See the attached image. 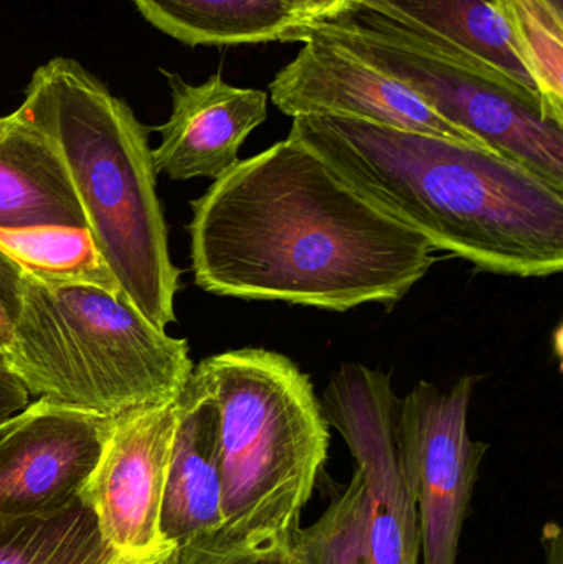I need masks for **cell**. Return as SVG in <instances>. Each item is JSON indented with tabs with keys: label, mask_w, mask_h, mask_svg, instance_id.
I'll list each match as a JSON object with an SVG mask.
<instances>
[{
	"label": "cell",
	"mask_w": 563,
	"mask_h": 564,
	"mask_svg": "<svg viewBox=\"0 0 563 564\" xmlns=\"http://www.w3.org/2000/svg\"><path fill=\"white\" fill-rule=\"evenodd\" d=\"M118 560L88 503L0 523V564H111Z\"/></svg>",
	"instance_id": "17"
},
{
	"label": "cell",
	"mask_w": 563,
	"mask_h": 564,
	"mask_svg": "<svg viewBox=\"0 0 563 564\" xmlns=\"http://www.w3.org/2000/svg\"><path fill=\"white\" fill-rule=\"evenodd\" d=\"M165 560H167V556L165 558L155 560V562H126V560H115L111 564H164Z\"/></svg>",
	"instance_id": "27"
},
{
	"label": "cell",
	"mask_w": 563,
	"mask_h": 564,
	"mask_svg": "<svg viewBox=\"0 0 563 564\" xmlns=\"http://www.w3.org/2000/svg\"><path fill=\"white\" fill-rule=\"evenodd\" d=\"M192 377L220 416L221 539L291 540L329 456L331 426L310 377L264 348L212 355Z\"/></svg>",
	"instance_id": "4"
},
{
	"label": "cell",
	"mask_w": 563,
	"mask_h": 564,
	"mask_svg": "<svg viewBox=\"0 0 563 564\" xmlns=\"http://www.w3.org/2000/svg\"><path fill=\"white\" fill-rule=\"evenodd\" d=\"M0 368H6V365H3L2 355H0ZM6 370H7V368H6Z\"/></svg>",
	"instance_id": "28"
},
{
	"label": "cell",
	"mask_w": 563,
	"mask_h": 564,
	"mask_svg": "<svg viewBox=\"0 0 563 564\" xmlns=\"http://www.w3.org/2000/svg\"><path fill=\"white\" fill-rule=\"evenodd\" d=\"M290 542L273 540L251 545L228 542L214 533L172 550L164 564H291Z\"/></svg>",
	"instance_id": "21"
},
{
	"label": "cell",
	"mask_w": 563,
	"mask_h": 564,
	"mask_svg": "<svg viewBox=\"0 0 563 564\" xmlns=\"http://www.w3.org/2000/svg\"><path fill=\"white\" fill-rule=\"evenodd\" d=\"M25 273L19 264L0 250V355L12 344L13 325L19 315Z\"/></svg>",
	"instance_id": "22"
},
{
	"label": "cell",
	"mask_w": 563,
	"mask_h": 564,
	"mask_svg": "<svg viewBox=\"0 0 563 564\" xmlns=\"http://www.w3.org/2000/svg\"><path fill=\"white\" fill-rule=\"evenodd\" d=\"M304 35L326 40L392 76L450 124L563 194V126L548 118L534 93L360 7L296 30L290 42Z\"/></svg>",
	"instance_id": "6"
},
{
	"label": "cell",
	"mask_w": 563,
	"mask_h": 564,
	"mask_svg": "<svg viewBox=\"0 0 563 564\" xmlns=\"http://www.w3.org/2000/svg\"><path fill=\"white\" fill-rule=\"evenodd\" d=\"M3 124V118H0V128H2Z\"/></svg>",
	"instance_id": "29"
},
{
	"label": "cell",
	"mask_w": 563,
	"mask_h": 564,
	"mask_svg": "<svg viewBox=\"0 0 563 564\" xmlns=\"http://www.w3.org/2000/svg\"><path fill=\"white\" fill-rule=\"evenodd\" d=\"M542 546L545 552V564H563V532L559 523H545L542 530Z\"/></svg>",
	"instance_id": "25"
},
{
	"label": "cell",
	"mask_w": 563,
	"mask_h": 564,
	"mask_svg": "<svg viewBox=\"0 0 563 564\" xmlns=\"http://www.w3.org/2000/svg\"><path fill=\"white\" fill-rule=\"evenodd\" d=\"M3 365L30 397L111 421L178 400L195 367L185 338L122 299L26 274Z\"/></svg>",
	"instance_id": "5"
},
{
	"label": "cell",
	"mask_w": 563,
	"mask_h": 564,
	"mask_svg": "<svg viewBox=\"0 0 563 564\" xmlns=\"http://www.w3.org/2000/svg\"><path fill=\"white\" fill-rule=\"evenodd\" d=\"M303 48L270 83L273 105L283 115H331L403 131L456 139L486 148L436 115L412 89L360 62L326 40L304 35Z\"/></svg>",
	"instance_id": "11"
},
{
	"label": "cell",
	"mask_w": 563,
	"mask_h": 564,
	"mask_svg": "<svg viewBox=\"0 0 563 564\" xmlns=\"http://www.w3.org/2000/svg\"><path fill=\"white\" fill-rule=\"evenodd\" d=\"M290 138L436 251L485 273L563 270V194L489 149L343 116L293 118Z\"/></svg>",
	"instance_id": "2"
},
{
	"label": "cell",
	"mask_w": 563,
	"mask_h": 564,
	"mask_svg": "<svg viewBox=\"0 0 563 564\" xmlns=\"http://www.w3.org/2000/svg\"><path fill=\"white\" fill-rule=\"evenodd\" d=\"M304 26L339 19L353 9V0H301ZM303 26V29H304Z\"/></svg>",
	"instance_id": "24"
},
{
	"label": "cell",
	"mask_w": 563,
	"mask_h": 564,
	"mask_svg": "<svg viewBox=\"0 0 563 564\" xmlns=\"http://www.w3.org/2000/svg\"><path fill=\"white\" fill-rule=\"evenodd\" d=\"M508 25L519 58L538 86L551 121L563 126V26L524 0H491Z\"/></svg>",
	"instance_id": "20"
},
{
	"label": "cell",
	"mask_w": 563,
	"mask_h": 564,
	"mask_svg": "<svg viewBox=\"0 0 563 564\" xmlns=\"http://www.w3.org/2000/svg\"><path fill=\"white\" fill-rule=\"evenodd\" d=\"M353 7L380 13L456 58L505 76L539 96L491 0H353Z\"/></svg>",
	"instance_id": "15"
},
{
	"label": "cell",
	"mask_w": 563,
	"mask_h": 564,
	"mask_svg": "<svg viewBox=\"0 0 563 564\" xmlns=\"http://www.w3.org/2000/svg\"><path fill=\"white\" fill-rule=\"evenodd\" d=\"M191 208L195 284L221 297L392 308L439 261L425 237L367 204L290 135L238 161Z\"/></svg>",
	"instance_id": "1"
},
{
	"label": "cell",
	"mask_w": 563,
	"mask_h": 564,
	"mask_svg": "<svg viewBox=\"0 0 563 564\" xmlns=\"http://www.w3.org/2000/svg\"><path fill=\"white\" fill-rule=\"evenodd\" d=\"M142 15L187 45L290 42L304 26L301 0H134Z\"/></svg>",
	"instance_id": "16"
},
{
	"label": "cell",
	"mask_w": 563,
	"mask_h": 564,
	"mask_svg": "<svg viewBox=\"0 0 563 564\" xmlns=\"http://www.w3.org/2000/svg\"><path fill=\"white\" fill-rule=\"evenodd\" d=\"M111 420L36 398L0 423V523L55 512L79 496Z\"/></svg>",
	"instance_id": "10"
},
{
	"label": "cell",
	"mask_w": 563,
	"mask_h": 564,
	"mask_svg": "<svg viewBox=\"0 0 563 564\" xmlns=\"http://www.w3.org/2000/svg\"><path fill=\"white\" fill-rule=\"evenodd\" d=\"M13 112L58 149L122 301L165 330L175 322L181 271L169 253L148 129L96 76L62 56L33 73Z\"/></svg>",
	"instance_id": "3"
},
{
	"label": "cell",
	"mask_w": 563,
	"mask_h": 564,
	"mask_svg": "<svg viewBox=\"0 0 563 564\" xmlns=\"http://www.w3.org/2000/svg\"><path fill=\"white\" fill-rule=\"evenodd\" d=\"M32 401L29 391L6 368H0V423L22 411Z\"/></svg>",
	"instance_id": "23"
},
{
	"label": "cell",
	"mask_w": 563,
	"mask_h": 564,
	"mask_svg": "<svg viewBox=\"0 0 563 564\" xmlns=\"http://www.w3.org/2000/svg\"><path fill=\"white\" fill-rule=\"evenodd\" d=\"M162 73L171 88L172 112L158 128L162 141L152 151L155 171L172 181H217L240 161L238 151L248 135L267 121V93L228 85L220 73L202 85Z\"/></svg>",
	"instance_id": "12"
},
{
	"label": "cell",
	"mask_w": 563,
	"mask_h": 564,
	"mask_svg": "<svg viewBox=\"0 0 563 564\" xmlns=\"http://www.w3.org/2000/svg\"><path fill=\"white\" fill-rule=\"evenodd\" d=\"M0 250L20 270L50 289L89 285L121 299V289L88 228L0 230Z\"/></svg>",
	"instance_id": "18"
},
{
	"label": "cell",
	"mask_w": 563,
	"mask_h": 564,
	"mask_svg": "<svg viewBox=\"0 0 563 564\" xmlns=\"http://www.w3.org/2000/svg\"><path fill=\"white\" fill-rule=\"evenodd\" d=\"M181 416L178 398L112 421L79 490L102 539L126 562H154L174 550L162 536L161 513Z\"/></svg>",
	"instance_id": "9"
},
{
	"label": "cell",
	"mask_w": 563,
	"mask_h": 564,
	"mask_svg": "<svg viewBox=\"0 0 563 564\" xmlns=\"http://www.w3.org/2000/svg\"><path fill=\"white\" fill-rule=\"evenodd\" d=\"M88 228L58 149L12 112L0 128V230Z\"/></svg>",
	"instance_id": "14"
},
{
	"label": "cell",
	"mask_w": 563,
	"mask_h": 564,
	"mask_svg": "<svg viewBox=\"0 0 563 564\" xmlns=\"http://www.w3.org/2000/svg\"><path fill=\"white\" fill-rule=\"evenodd\" d=\"M291 564H376L369 539V512L362 476L354 470L313 525L297 529L290 542Z\"/></svg>",
	"instance_id": "19"
},
{
	"label": "cell",
	"mask_w": 563,
	"mask_h": 564,
	"mask_svg": "<svg viewBox=\"0 0 563 564\" xmlns=\"http://www.w3.org/2000/svg\"><path fill=\"white\" fill-rule=\"evenodd\" d=\"M181 398L161 513L162 536L174 550L224 527L218 408L194 377Z\"/></svg>",
	"instance_id": "13"
},
{
	"label": "cell",
	"mask_w": 563,
	"mask_h": 564,
	"mask_svg": "<svg viewBox=\"0 0 563 564\" xmlns=\"http://www.w3.org/2000/svg\"><path fill=\"white\" fill-rule=\"evenodd\" d=\"M478 381L466 375L448 390L420 381L397 403L400 463L419 509L420 564H458L463 525L488 451L468 431Z\"/></svg>",
	"instance_id": "7"
},
{
	"label": "cell",
	"mask_w": 563,
	"mask_h": 564,
	"mask_svg": "<svg viewBox=\"0 0 563 564\" xmlns=\"http://www.w3.org/2000/svg\"><path fill=\"white\" fill-rule=\"evenodd\" d=\"M399 397L392 377L356 361L344 364L320 404L339 431L362 476L376 564H420L419 509L407 482L396 436Z\"/></svg>",
	"instance_id": "8"
},
{
	"label": "cell",
	"mask_w": 563,
	"mask_h": 564,
	"mask_svg": "<svg viewBox=\"0 0 563 564\" xmlns=\"http://www.w3.org/2000/svg\"><path fill=\"white\" fill-rule=\"evenodd\" d=\"M555 25L563 26V0H524Z\"/></svg>",
	"instance_id": "26"
}]
</instances>
